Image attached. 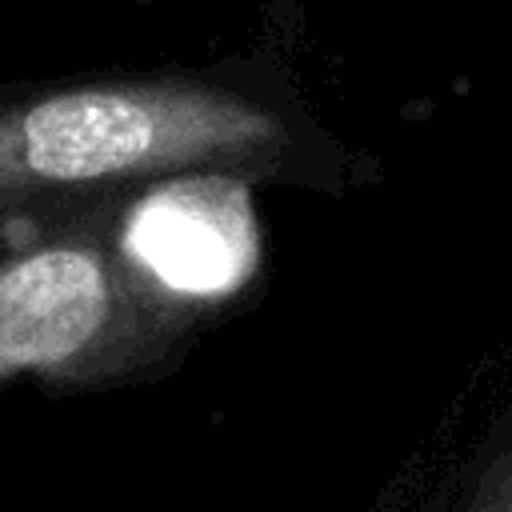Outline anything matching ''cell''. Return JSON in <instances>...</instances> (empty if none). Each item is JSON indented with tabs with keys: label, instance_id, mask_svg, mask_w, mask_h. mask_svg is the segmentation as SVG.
I'll return each instance as SVG.
<instances>
[{
	"label": "cell",
	"instance_id": "cell-1",
	"mask_svg": "<svg viewBox=\"0 0 512 512\" xmlns=\"http://www.w3.org/2000/svg\"><path fill=\"white\" fill-rule=\"evenodd\" d=\"M292 148L260 96L204 76L76 80L0 100V208L152 176L260 172Z\"/></svg>",
	"mask_w": 512,
	"mask_h": 512
},
{
	"label": "cell",
	"instance_id": "cell-2",
	"mask_svg": "<svg viewBox=\"0 0 512 512\" xmlns=\"http://www.w3.org/2000/svg\"><path fill=\"white\" fill-rule=\"evenodd\" d=\"M152 312L128 260L92 240H56L0 260V380L88 376L136 348Z\"/></svg>",
	"mask_w": 512,
	"mask_h": 512
},
{
	"label": "cell",
	"instance_id": "cell-3",
	"mask_svg": "<svg viewBox=\"0 0 512 512\" xmlns=\"http://www.w3.org/2000/svg\"><path fill=\"white\" fill-rule=\"evenodd\" d=\"M124 260L148 288L220 296L256 264V228L232 172H188L152 188L128 216Z\"/></svg>",
	"mask_w": 512,
	"mask_h": 512
},
{
	"label": "cell",
	"instance_id": "cell-4",
	"mask_svg": "<svg viewBox=\"0 0 512 512\" xmlns=\"http://www.w3.org/2000/svg\"><path fill=\"white\" fill-rule=\"evenodd\" d=\"M468 512H512V452L496 456L480 476Z\"/></svg>",
	"mask_w": 512,
	"mask_h": 512
}]
</instances>
